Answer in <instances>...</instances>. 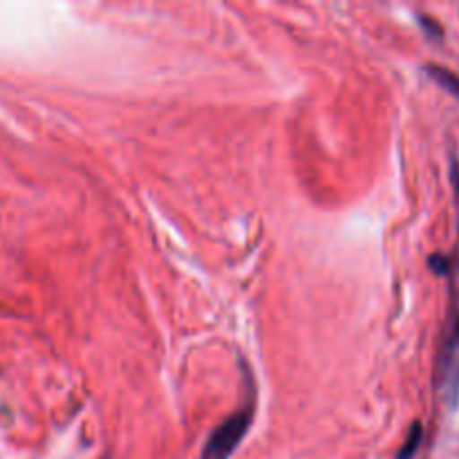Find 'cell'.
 <instances>
[{"mask_svg": "<svg viewBox=\"0 0 459 459\" xmlns=\"http://www.w3.org/2000/svg\"><path fill=\"white\" fill-rule=\"evenodd\" d=\"M251 421H254V399H251L249 403H245L242 408H238L231 417H227V420L211 433L209 442L204 444V451H202V459L231 457L233 453H236V448L240 446L242 439H245Z\"/></svg>", "mask_w": 459, "mask_h": 459, "instance_id": "1", "label": "cell"}, {"mask_svg": "<svg viewBox=\"0 0 459 459\" xmlns=\"http://www.w3.org/2000/svg\"><path fill=\"white\" fill-rule=\"evenodd\" d=\"M437 384L446 402L455 406L459 399V318L453 323L451 334L444 341L437 368Z\"/></svg>", "mask_w": 459, "mask_h": 459, "instance_id": "2", "label": "cell"}, {"mask_svg": "<svg viewBox=\"0 0 459 459\" xmlns=\"http://www.w3.org/2000/svg\"><path fill=\"white\" fill-rule=\"evenodd\" d=\"M426 72H429V76L435 81V83H439L446 92H451L453 97L459 99V76L455 72H451L448 67H442V65H433V63L426 65Z\"/></svg>", "mask_w": 459, "mask_h": 459, "instance_id": "3", "label": "cell"}, {"mask_svg": "<svg viewBox=\"0 0 459 459\" xmlns=\"http://www.w3.org/2000/svg\"><path fill=\"white\" fill-rule=\"evenodd\" d=\"M421 439H424V429H421L420 421H415V424H412V429H411V433H408V439L403 442L402 451H399L397 459H412V457H415V453L420 451V446H421Z\"/></svg>", "mask_w": 459, "mask_h": 459, "instance_id": "4", "label": "cell"}, {"mask_svg": "<svg viewBox=\"0 0 459 459\" xmlns=\"http://www.w3.org/2000/svg\"><path fill=\"white\" fill-rule=\"evenodd\" d=\"M429 264L433 267L435 273H448V269H451V260L446 258V255H430Z\"/></svg>", "mask_w": 459, "mask_h": 459, "instance_id": "5", "label": "cell"}, {"mask_svg": "<svg viewBox=\"0 0 459 459\" xmlns=\"http://www.w3.org/2000/svg\"><path fill=\"white\" fill-rule=\"evenodd\" d=\"M420 22H421V25H424V30L429 31L430 39H442V27H439L437 22L433 21V18L420 16Z\"/></svg>", "mask_w": 459, "mask_h": 459, "instance_id": "6", "label": "cell"}]
</instances>
